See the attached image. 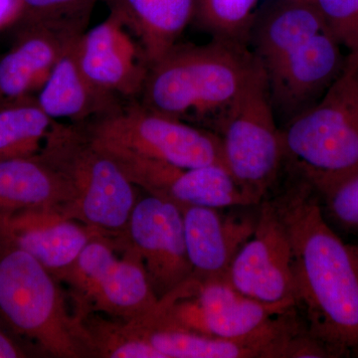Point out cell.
<instances>
[{"label": "cell", "mask_w": 358, "mask_h": 358, "mask_svg": "<svg viewBox=\"0 0 358 358\" xmlns=\"http://www.w3.org/2000/svg\"><path fill=\"white\" fill-rule=\"evenodd\" d=\"M294 178L270 197L291 239L294 306L329 358H358V244L336 234L315 188Z\"/></svg>", "instance_id": "1"}, {"label": "cell", "mask_w": 358, "mask_h": 358, "mask_svg": "<svg viewBox=\"0 0 358 358\" xmlns=\"http://www.w3.org/2000/svg\"><path fill=\"white\" fill-rule=\"evenodd\" d=\"M260 63L248 45L218 39L178 43L150 66L140 103L219 136Z\"/></svg>", "instance_id": "2"}, {"label": "cell", "mask_w": 358, "mask_h": 358, "mask_svg": "<svg viewBox=\"0 0 358 358\" xmlns=\"http://www.w3.org/2000/svg\"><path fill=\"white\" fill-rule=\"evenodd\" d=\"M147 322L225 341H249L264 348L268 358L287 357L292 341L305 329L294 306L250 299L227 277H190L159 299Z\"/></svg>", "instance_id": "3"}, {"label": "cell", "mask_w": 358, "mask_h": 358, "mask_svg": "<svg viewBox=\"0 0 358 358\" xmlns=\"http://www.w3.org/2000/svg\"><path fill=\"white\" fill-rule=\"evenodd\" d=\"M39 154L70 182L65 217L83 224L110 243L121 238L138 197L112 157L94 143L83 122H53Z\"/></svg>", "instance_id": "4"}, {"label": "cell", "mask_w": 358, "mask_h": 358, "mask_svg": "<svg viewBox=\"0 0 358 358\" xmlns=\"http://www.w3.org/2000/svg\"><path fill=\"white\" fill-rule=\"evenodd\" d=\"M61 282L37 259L0 242V317L43 352L94 357L83 322L71 313Z\"/></svg>", "instance_id": "5"}, {"label": "cell", "mask_w": 358, "mask_h": 358, "mask_svg": "<svg viewBox=\"0 0 358 358\" xmlns=\"http://www.w3.org/2000/svg\"><path fill=\"white\" fill-rule=\"evenodd\" d=\"M282 129L285 166L317 195L358 171V121L338 78L312 107Z\"/></svg>", "instance_id": "6"}, {"label": "cell", "mask_w": 358, "mask_h": 358, "mask_svg": "<svg viewBox=\"0 0 358 358\" xmlns=\"http://www.w3.org/2000/svg\"><path fill=\"white\" fill-rule=\"evenodd\" d=\"M219 136L224 166L253 203L260 204L285 166L282 129L262 63L228 113Z\"/></svg>", "instance_id": "7"}, {"label": "cell", "mask_w": 358, "mask_h": 358, "mask_svg": "<svg viewBox=\"0 0 358 358\" xmlns=\"http://www.w3.org/2000/svg\"><path fill=\"white\" fill-rule=\"evenodd\" d=\"M83 124L99 145L147 159L185 169L223 164L222 143L217 134L154 112L141 103Z\"/></svg>", "instance_id": "8"}, {"label": "cell", "mask_w": 358, "mask_h": 358, "mask_svg": "<svg viewBox=\"0 0 358 358\" xmlns=\"http://www.w3.org/2000/svg\"><path fill=\"white\" fill-rule=\"evenodd\" d=\"M120 259L113 244L95 237L58 280L69 287L73 313L82 320L101 313L122 320L141 319L152 312L159 298L138 256L124 252Z\"/></svg>", "instance_id": "9"}, {"label": "cell", "mask_w": 358, "mask_h": 358, "mask_svg": "<svg viewBox=\"0 0 358 358\" xmlns=\"http://www.w3.org/2000/svg\"><path fill=\"white\" fill-rule=\"evenodd\" d=\"M112 244L140 258L159 300L192 277L182 212L171 202L138 197L124 235Z\"/></svg>", "instance_id": "10"}, {"label": "cell", "mask_w": 358, "mask_h": 358, "mask_svg": "<svg viewBox=\"0 0 358 358\" xmlns=\"http://www.w3.org/2000/svg\"><path fill=\"white\" fill-rule=\"evenodd\" d=\"M95 143L115 159L136 187L180 209L256 206L223 164L185 169Z\"/></svg>", "instance_id": "11"}, {"label": "cell", "mask_w": 358, "mask_h": 358, "mask_svg": "<svg viewBox=\"0 0 358 358\" xmlns=\"http://www.w3.org/2000/svg\"><path fill=\"white\" fill-rule=\"evenodd\" d=\"M258 206L255 230L231 264L228 281L253 300L294 306L293 249L288 229L272 199L267 197Z\"/></svg>", "instance_id": "12"}, {"label": "cell", "mask_w": 358, "mask_h": 358, "mask_svg": "<svg viewBox=\"0 0 358 358\" xmlns=\"http://www.w3.org/2000/svg\"><path fill=\"white\" fill-rule=\"evenodd\" d=\"M345 65L341 45L327 29L265 69L277 120L286 124L319 102Z\"/></svg>", "instance_id": "13"}, {"label": "cell", "mask_w": 358, "mask_h": 358, "mask_svg": "<svg viewBox=\"0 0 358 358\" xmlns=\"http://www.w3.org/2000/svg\"><path fill=\"white\" fill-rule=\"evenodd\" d=\"M115 14L85 31L77 43L79 64L92 83L117 96H140L150 63L140 42Z\"/></svg>", "instance_id": "14"}, {"label": "cell", "mask_w": 358, "mask_h": 358, "mask_svg": "<svg viewBox=\"0 0 358 358\" xmlns=\"http://www.w3.org/2000/svg\"><path fill=\"white\" fill-rule=\"evenodd\" d=\"M99 236L60 212L0 211V242L27 252L57 279L74 264L85 246Z\"/></svg>", "instance_id": "15"}, {"label": "cell", "mask_w": 358, "mask_h": 358, "mask_svg": "<svg viewBox=\"0 0 358 358\" xmlns=\"http://www.w3.org/2000/svg\"><path fill=\"white\" fill-rule=\"evenodd\" d=\"M225 209L206 206L181 209L186 251L195 279L227 277L235 256L253 235L257 213L239 214Z\"/></svg>", "instance_id": "16"}, {"label": "cell", "mask_w": 358, "mask_h": 358, "mask_svg": "<svg viewBox=\"0 0 358 358\" xmlns=\"http://www.w3.org/2000/svg\"><path fill=\"white\" fill-rule=\"evenodd\" d=\"M20 38L0 59V101L31 96L43 88L73 39L83 33L23 25Z\"/></svg>", "instance_id": "17"}, {"label": "cell", "mask_w": 358, "mask_h": 358, "mask_svg": "<svg viewBox=\"0 0 358 358\" xmlns=\"http://www.w3.org/2000/svg\"><path fill=\"white\" fill-rule=\"evenodd\" d=\"M80 36L68 45L37 96L40 107L52 120L67 119L79 124L122 107L120 96L99 88L85 75L77 56Z\"/></svg>", "instance_id": "18"}, {"label": "cell", "mask_w": 358, "mask_h": 358, "mask_svg": "<svg viewBox=\"0 0 358 358\" xmlns=\"http://www.w3.org/2000/svg\"><path fill=\"white\" fill-rule=\"evenodd\" d=\"M73 199L64 174L37 154L0 162V211H63Z\"/></svg>", "instance_id": "19"}, {"label": "cell", "mask_w": 358, "mask_h": 358, "mask_svg": "<svg viewBox=\"0 0 358 358\" xmlns=\"http://www.w3.org/2000/svg\"><path fill=\"white\" fill-rule=\"evenodd\" d=\"M136 35L150 66L166 55L194 20L196 0H103Z\"/></svg>", "instance_id": "20"}, {"label": "cell", "mask_w": 358, "mask_h": 358, "mask_svg": "<svg viewBox=\"0 0 358 358\" xmlns=\"http://www.w3.org/2000/svg\"><path fill=\"white\" fill-rule=\"evenodd\" d=\"M327 29L329 27L315 3L278 0L257 15L250 42L264 69H268Z\"/></svg>", "instance_id": "21"}, {"label": "cell", "mask_w": 358, "mask_h": 358, "mask_svg": "<svg viewBox=\"0 0 358 358\" xmlns=\"http://www.w3.org/2000/svg\"><path fill=\"white\" fill-rule=\"evenodd\" d=\"M128 324L164 358H268L264 348L249 341H225L136 320Z\"/></svg>", "instance_id": "22"}, {"label": "cell", "mask_w": 358, "mask_h": 358, "mask_svg": "<svg viewBox=\"0 0 358 358\" xmlns=\"http://www.w3.org/2000/svg\"><path fill=\"white\" fill-rule=\"evenodd\" d=\"M53 122L32 96L0 106V162L39 154Z\"/></svg>", "instance_id": "23"}, {"label": "cell", "mask_w": 358, "mask_h": 358, "mask_svg": "<svg viewBox=\"0 0 358 358\" xmlns=\"http://www.w3.org/2000/svg\"><path fill=\"white\" fill-rule=\"evenodd\" d=\"M260 0H196L195 23L212 39L248 45Z\"/></svg>", "instance_id": "24"}, {"label": "cell", "mask_w": 358, "mask_h": 358, "mask_svg": "<svg viewBox=\"0 0 358 358\" xmlns=\"http://www.w3.org/2000/svg\"><path fill=\"white\" fill-rule=\"evenodd\" d=\"M82 322L89 334L94 357L164 358L134 333L126 320L93 313L84 317Z\"/></svg>", "instance_id": "25"}, {"label": "cell", "mask_w": 358, "mask_h": 358, "mask_svg": "<svg viewBox=\"0 0 358 358\" xmlns=\"http://www.w3.org/2000/svg\"><path fill=\"white\" fill-rule=\"evenodd\" d=\"M23 25H44L84 33L99 0H20Z\"/></svg>", "instance_id": "26"}, {"label": "cell", "mask_w": 358, "mask_h": 358, "mask_svg": "<svg viewBox=\"0 0 358 358\" xmlns=\"http://www.w3.org/2000/svg\"><path fill=\"white\" fill-rule=\"evenodd\" d=\"M319 197L324 217L331 225L358 233V171Z\"/></svg>", "instance_id": "27"}, {"label": "cell", "mask_w": 358, "mask_h": 358, "mask_svg": "<svg viewBox=\"0 0 358 358\" xmlns=\"http://www.w3.org/2000/svg\"><path fill=\"white\" fill-rule=\"evenodd\" d=\"M315 6L329 31L350 52L348 59H358V0H315Z\"/></svg>", "instance_id": "28"}, {"label": "cell", "mask_w": 358, "mask_h": 358, "mask_svg": "<svg viewBox=\"0 0 358 358\" xmlns=\"http://www.w3.org/2000/svg\"><path fill=\"white\" fill-rule=\"evenodd\" d=\"M339 81L345 90L346 98L358 121V67L346 62L343 72L339 75Z\"/></svg>", "instance_id": "29"}, {"label": "cell", "mask_w": 358, "mask_h": 358, "mask_svg": "<svg viewBox=\"0 0 358 358\" xmlns=\"http://www.w3.org/2000/svg\"><path fill=\"white\" fill-rule=\"evenodd\" d=\"M20 0H0V27L20 20Z\"/></svg>", "instance_id": "30"}, {"label": "cell", "mask_w": 358, "mask_h": 358, "mask_svg": "<svg viewBox=\"0 0 358 358\" xmlns=\"http://www.w3.org/2000/svg\"><path fill=\"white\" fill-rule=\"evenodd\" d=\"M25 357L22 350L0 329V358Z\"/></svg>", "instance_id": "31"}, {"label": "cell", "mask_w": 358, "mask_h": 358, "mask_svg": "<svg viewBox=\"0 0 358 358\" xmlns=\"http://www.w3.org/2000/svg\"><path fill=\"white\" fill-rule=\"evenodd\" d=\"M346 62L350 63V64H353L357 66L358 67V59H348Z\"/></svg>", "instance_id": "32"}, {"label": "cell", "mask_w": 358, "mask_h": 358, "mask_svg": "<svg viewBox=\"0 0 358 358\" xmlns=\"http://www.w3.org/2000/svg\"><path fill=\"white\" fill-rule=\"evenodd\" d=\"M293 1L307 2V3H315V0H293Z\"/></svg>", "instance_id": "33"}, {"label": "cell", "mask_w": 358, "mask_h": 358, "mask_svg": "<svg viewBox=\"0 0 358 358\" xmlns=\"http://www.w3.org/2000/svg\"><path fill=\"white\" fill-rule=\"evenodd\" d=\"M0 106H1V103H0Z\"/></svg>", "instance_id": "34"}]
</instances>
